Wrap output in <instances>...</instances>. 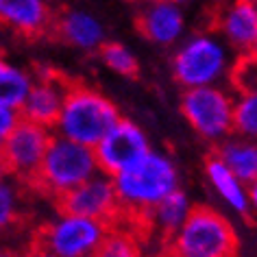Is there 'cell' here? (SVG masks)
<instances>
[{"instance_id": "6da1fadb", "label": "cell", "mask_w": 257, "mask_h": 257, "mask_svg": "<svg viewBox=\"0 0 257 257\" xmlns=\"http://www.w3.org/2000/svg\"><path fill=\"white\" fill-rule=\"evenodd\" d=\"M111 181L118 198V211L109 227L126 229L138 237H144L151 233L149 211L179 188V172L170 157L149 151L138 164L111 177Z\"/></svg>"}, {"instance_id": "7a4b0ae2", "label": "cell", "mask_w": 257, "mask_h": 257, "mask_svg": "<svg viewBox=\"0 0 257 257\" xmlns=\"http://www.w3.org/2000/svg\"><path fill=\"white\" fill-rule=\"evenodd\" d=\"M120 118V109L105 94L83 83H70L53 133L94 149Z\"/></svg>"}, {"instance_id": "3957f363", "label": "cell", "mask_w": 257, "mask_h": 257, "mask_svg": "<svg viewBox=\"0 0 257 257\" xmlns=\"http://www.w3.org/2000/svg\"><path fill=\"white\" fill-rule=\"evenodd\" d=\"M166 248L179 257H231L240 250V237L220 211L209 205H192Z\"/></svg>"}, {"instance_id": "277c9868", "label": "cell", "mask_w": 257, "mask_h": 257, "mask_svg": "<svg viewBox=\"0 0 257 257\" xmlns=\"http://www.w3.org/2000/svg\"><path fill=\"white\" fill-rule=\"evenodd\" d=\"M98 172V164L94 157V149L53 133L44 159L37 168L31 183L40 188L48 196H61L63 192L72 190L74 185Z\"/></svg>"}, {"instance_id": "5b68a950", "label": "cell", "mask_w": 257, "mask_h": 257, "mask_svg": "<svg viewBox=\"0 0 257 257\" xmlns=\"http://www.w3.org/2000/svg\"><path fill=\"white\" fill-rule=\"evenodd\" d=\"M109 231L107 222L76 214H61L37 233L35 250L53 257L96 255L102 237Z\"/></svg>"}, {"instance_id": "8992f818", "label": "cell", "mask_w": 257, "mask_h": 257, "mask_svg": "<svg viewBox=\"0 0 257 257\" xmlns=\"http://www.w3.org/2000/svg\"><path fill=\"white\" fill-rule=\"evenodd\" d=\"M229 72L227 46L211 33L190 37L172 59V74L183 89L214 85Z\"/></svg>"}, {"instance_id": "52a82bcc", "label": "cell", "mask_w": 257, "mask_h": 257, "mask_svg": "<svg viewBox=\"0 0 257 257\" xmlns=\"http://www.w3.org/2000/svg\"><path fill=\"white\" fill-rule=\"evenodd\" d=\"M181 113L207 142H220L233 133V96L222 87H188L181 96Z\"/></svg>"}, {"instance_id": "ba28073f", "label": "cell", "mask_w": 257, "mask_h": 257, "mask_svg": "<svg viewBox=\"0 0 257 257\" xmlns=\"http://www.w3.org/2000/svg\"><path fill=\"white\" fill-rule=\"evenodd\" d=\"M50 138H53L50 126L37 124V122L20 115L18 124L11 128L7 140L0 146L9 177L22 179V181H33L35 172L44 159V153L48 149Z\"/></svg>"}, {"instance_id": "9c48e42d", "label": "cell", "mask_w": 257, "mask_h": 257, "mask_svg": "<svg viewBox=\"0 0 257 257\" xmlns=\"http://www.w3.org/2000/svg\"><path fill=\"white\" fill-rule=\"evenodd\" d=\"M149 151L151 144L142 126L133 120L120 118L94 146V157L98 164V172L115 177L118 172L138 164Z\"/></svg>"}, {"instance_id": "30bf717a", "label": "cell", "mask_w": 257, "mask_h": 257, "mask_svg": "<svg viewBox=\"0 0 257 257\" xmlns=\"http://www.w3.org/2000/svg\"><path fill=\"white\" fill-rule=\"evenodd\" d=\"M55 201L61 214L96 218V220L107 222V227L113 220L115 211H118V198H115L113 181L111 177L102 175V172H96L94 177L74 185L72 190L63 192Z\"/></svg>"}, {"instance_id": "8fae6325", "label": "cell", "mask_w": 257, "mask_h": 257, "mask_svg": "<svg viewBox=\"0 0 257 257\" xmlns=\"http://www.w3.org/2000/svg\"><path fill=\"white\" fill-rule=\"evenodd\" d=\"M70 87V81L59 74H42L33 81L27 98L20 107V115L27 120H33L37 124L53 128L57 115L61 111L63 98Z\"/></svg>"}, {"instance_id": "7c38bea8", "label": "cell", "mask_w": 257, "mask_h": 257, "mask_svg": "<svg viewBox=\"0 0 257 257\" xmlns=\"http://www.w3.org/2000/svg\"><path fill=\"white\" fill-rule=\"evenodd\" d=\"M136 27L140 35L159 46H172L185 31V18L175 0H153L146 3L138 16Z\"/></svg>"}, {"instance_id": "4fadbf2b", "label": "cell", "mask_w": 257, "mask_h": 257, "mask_svg": "<svg viewBox=\"0 0 257 257\" xmlns=\"http://www.w3.org/2000/svg\"><path fill=\"white\" fill-rule=\"evenodd\" d=\"M50 22L48 0H0V24L20 35H42Z\"/></svg>"}, {"instance_id": "5bb4252c", "label": "cell", "mask_w": 257, "mask_h": 257, "mask_svg": "<svg viewBox=\"0 0 257 257\" xmlns=\"http://www.w3.org/2000/svg\"><path fill=\"white\" fill-rule=\"evenodd\" d=\"M220 33L235 50H248L257 35V3L255 0H231L220 16Z\"/></svg>"}, {"instance_id": "9a60e30c", "label": "cell", "mask_w": 257, "mask_h": 257, "mask_svg": "<svg viewBox=\"0 0 257 257\" xmlns=\"http://www.w3.org/2000/svg\"><path fill=\"white\" fill-rule=\"evenodd\" d=\"M214 155L222 159L224 166L240 179L242 183H250L257 179V140L242 138L231 133L218 142Z\"/></svg>"}, {"instance_id": "2e32d148", "label": "cell", "mask_w": 257, "mask_h": 257, "mask_svg": "<svg viewBox=\"0 0 257 257\" xmlns=\"http://www.w3.org/2000/svg\"><path fill=\"white\" fill-rule=\"evenodd\" d=\"M57 33L66 44L81 50H96L105 42V29L85 11H68L57 20Z\"/></svg>"}, {"instance_id": "e0dca14e", "label": "cell", "mask_w": 257, "mask_h": 257, "mask_svg": "<svg viewBox=\"0 0 257 257\" xmlns=\"http://www.w3.org/2000/svg\"><path fill=\"white\" fill-rule=\"evenodd\" d=\"M205 175H207L211 188L218 192V196L229 205L231 209H235L237 214L248 216L250 203H248V188L246 183H242L227 166L222 159H218L214 153L205 162Z\"/></svg>"}, {"instance_id": "ac0fdd59", "label": "cell", "mask_w": 257, "mask_h": 257, "mask_svg": "<svg viewBox=\"0 0 257 257\" xmlns=\"http://www.w3.org/2000/svg\"><path fill=\"white\" fill-rule=\"evenodd\" d=\"M192 207L190 198L185 196V192L181 190H172L168 196H164L155 207L149 211V222H151V233H157L162 237V244L166 246L168 240L177 233V229L181 227V222L185 220L188 211Z\"/></svg>"}, {"instance_id": "d6986e66", "label": "cell", "mask_w": 257, "mask_h": 257, "mask_svg": "<svg viewBox=\"0 0 257 257\" xmlns=\"http://www.w3.org/2000/svg\"><path fill=\"white\" fill-rule=\"evenodd\" d=\"M33 81L35 79L31 76L29 70L0 55V105L3 107L20 111Z\"/></svg>"}, {"instance_id": "ffe728a7", "label": "cell", "mask_w": 257, "mask_h": 257, "mask_svg": "<svg viewBox=\"0 0 257 257\" xmlns=\"http://www.w3.org/2000/svg\"><path fill=\"white\" fill-rule=\"evenodd\" d=\"M233 133L257 140V89L233 100Z\"/></svg>"}, {"instance_id": "44dd1931", "label": "cell", "mask_w": 257, "mask_h": 257, "mask_svg": "<svg viewBox=\"0 0 257 257\" xmlns=\"http://www.w3.org/2000/svg\"><path fill=\"white\" fill-rule=\"evenodd\" d=\"M140 240L138 235H133L131 231L126 229H115V227H109V231L102 237L100 246H98V253L96 255H102V257H133V255H140Z\"/></svg>"}, {"instance_id": "7402d4cb", "label": "cell", "mask_w": 257, "mask_h": 257, "mask_svg": "<svg viewBox=\"0 0 257 257\" xmlns=\"http://www.w3.org/2000/svg\"><path fill=\"white\" fill-rule=\"evenodd\" d=\"M98 50H100L102 61H105L107 68H111L113 72H118L122 76H136L140 72V63L136 59V55H133L124 44L102 42Z\"/></svg>"}, {"instance_id": "603a6c76", "label": "cell", "mask_w": 257, "mask_h": 257, "mask_svg": "<svg viewBox=\"0 0 257 257\" xmlns=\"http://www.w3.org/2000/svg\"><path fill=\"white\" fill-rule=\"evenodd\" d=\"M229 81L235 92L246 94L257 89V57L248 50L237 57L235 63L229 68Z\"/></svg>"}, {"instance_id": "cb8c5ba5", "label": "cell", "mask_w": 257, "mask_h": 257, "mask_svg": "<svg viewBox=\"0 0 257 257\" xmlns=\"http://www.w3.org/2000/svg\"><path fill=\"white\" fill-rule=\"evenodd\" d=\"M20 190L14 181L3 179L0 181V235H5L16 222L20 220Z\"/></svg>"}, {"instance_id": "d4e9b609", "label": "cell", "mask_w": 257, "mask_h": 257, "mask_svg": "<svg viewBox=\"0 0 257 257\" xmlns=\"http://www.w3.org/2000/svg\"><path fill=\"white\" fill-rule=\"evenodd\" d=\"M18 120H20V111H18V109H9V107L0 105V146L7 140L11 128L18 124Z\"/></svg>"}, {"instance_id": "484cf974", "label": "cell", "mask_w": 257, "mask_h": 257, "mask_svg": "<svg viewBox=\"0 0 257 257\" xmlns=\"http://www.w3.org/2000/svg\"><path fill=\"white\" fill-rule=\"evenodd\" d=\"M246 188H248V203H250V209H253L255 214H257V179H255V181H250Z\"/></svg>"}, {"instance_id": "4316f807", "label": "cell", "mask_w": 257, "mask_h": 257, "mask_svg": "<svg viewBox=\"0 0 257 257\" xmlns=\"http://www.w3.org/2000/svg\"><path fill=\"white\" fill-rule=\"evenodd\" d=\"M9 172H7V166H5V159H3V153H0V181L3 179H7Z\"/></svg>"}, {"instance_id": "83f0119b", "label": "cell", "mask_w": 257, "mask_h": 257, "mask_svg": "<svg viewBox=\"0 0 257 257\" xmlns=\"http://www.w3.org/2000/svg\"><path fill=\"white\" fill-rule=\"evenodd\" d=\"M248 53H253L257 57V35L253 37V42H250V46H248Z\"/></svg>"}, {"instance_id": "f1b7e54d", "label": "cell", "mask_w": 257, "mask_h": 257, "mask_svg": "<svg viewBox=\"0 0 257 257\" xmlns=\"http://www.w3.org/2000/svg\"><path fill=\"white\" fill-rule=\"evenodd\" d=\"M133 3H142V5H146V3H153V0H133Z\"/></svg>"}, {"instance_id": "f546056e", "label": "cell", "mask_w": 257, "mask_h": 257, "mask_svg": "<svg viewBox=\"0 0 257 257\" xmlns=\"http://www.w3.org/2000/svg\"><path fill=\"white\" fill-rule=\"evenodd\" d=\"M175 3H177V5H181V3H190V0H175Z\"/></svg>"}, {"instance_id": "4dcf8cb0", "label": "cell", "mask_w": 257, "mask_h": 257, "mask_svg": "<svg viewBox=\"0 0 257 257\" xmlns=\"http://www.w3.org/2000/svg\"><path fill=\"white\" fill-rule=\"evenodd\" d=\"M0 255H3V250H0Z\"/></svg>"}]
</instances>
